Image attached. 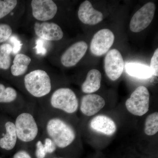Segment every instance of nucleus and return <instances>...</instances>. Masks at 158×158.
I'll return each instance as SVG.
<instances>
[{
    "instance_id": "f257e3e1",
    "label": "nucleus",
    "mask_w": 158,
    "mask_h": 158,
    "mask_svg": "<svg viewBox=\"0 0 158 158\" xmlns=\"http://www.w3.org/2000/svg\"><path fill=\"white\" fill-rule=\"evenodd\" d=\"M45 129L48 138L59 148L68 147L76 137L75 131L72 126L60 118H50L46 125Z\"/></svg>"
},
{
    "instance_id": "f03ea898",
    "label": "nucleus",
    "mask_w": 158,
    "mask_h": 158,
    "mask_svg": "<svg viewBox=\"0 0 158 158\" xmlns=\"http://www.w3.org/2000/svg\"><path fill=\"white\" fill-rule=\"evenodd\" d=\"M24 83L26 90L34 97H43L52 90L49 76L46 72L41 69L32 71L26 75Z\"/></svg>"
},
{
    "instance_id": "7ed1b4c3",
    "label": "nucleus",
    "mask_w": 158,
    "mask_h": 158,
    "mask_svg": "<svg viewBox=\"0 0 158 158\" xmlns=\"http://www.w3.org/2000/svg\"><path fill=\"white\" fill-rule=\"evenodd\" d=\"M50 104L54 109L70 114L75 113L79 107L76 95L69 88H59L55 90L51 96Z\"/></svg>"
},
{
    "instance_id": "20e7f679",
    "label": "nucleus",
    "mask_w": 158,
    "mask_h": 158,
    "mask_svg": "<svg viewBox=\"0 0 158 158\" xmlns=\"http://www.w3.org/2000/svg\"><path fill=\"white\" fill-rule=\"evenodd\" d=\"M18 139L25 143L34 141L38 134V127L34 116L23 113L16 117L15 123Z\"/></svg>"
},
{
    "instance_id": "39448f33",
    "label": "nucleus",
    "mask_w": 158,
    "mask_h": 158,
    "mask_svg": "<svg viewBox=\"0 0 158 158\" xmlns=\"http://www.w3.org/2000/svg\"><path fill=\"white\" fill-rule=\"evenodd\" d=\"M149 100L150 94L147 88L144 86H139L127 99L126 106L133 115L142 116L149 110Z\"/></svg>"
},
{
    "instance_id": "423d86ee",
    "label": "nucleus",
    "mask_w": 158,
    "mask_h": 158,
    "mask_svg": "<svg viewBox=\"0 0 158 158\" xmlns=\"http://www.w3.org/2000/svg\"><path fill=\"white\" fill-rule=\"evenodd\" d=\"M156 11L154 3L148 2L135 12L131 19L130 27L135 33L141 32L152 22Z\"/></svg>"
},
{
    "instance_id": "0eeeda50",
    "label": "nucleus",
    "mask_w": 158,
    "mask_h": 158,
    "mask_svg": "<svg viewBox=\"0 0 158 158\" xmlns=\"http://www.w3.org/2000/svg\"><path fill=\"white\" fill-rule=\"evenodd\" d=\"M114 40L115 36L109 29L100 30L92 38L90 44V52L97 56L104 55L113 45Z\"/></svg>"
},
{
    "instance_id": "6e6552de",
    "label": "nucleus",
    "mask_w": 158,
    "mask_h": 158,
    "mask_svg": "<svg viewBox=\"0 0 158 158\" xmlns=\"http://www.w3.org/2000/svg\"><path fill=\"white\" fill-rule=\"evenodd\" d=\"M124 61L120 52L113 49L108 52L104 59V68L107 76L113 81L118 80L124 69Z\"/></svg>"
},
{
    "instance_id": "1a4fd4ad",
    "label": "nucleus",
    "mask_w": 158,
    "mask_h": 158,
    "mask_svg": "<svg viewBox=\"0 0 158 158\" xmlns=\"http://www.w3.org/2000/svg\"><path fill=\"white\" fill-rule=\"evenodd\" d=\"M31 6L33 17L42 22L52 19L58 11L56 4L52 0H33Z\"/></svg>"
},
{
    "instance_id": "9d476101",
    "label": "nucleus",
    "mask_w": 158,
    "mask_h": 158,
    "mask_svg": "<svg viewBox=\"0 0 158 158\" xmlns=\"http://www.w3.org/2000/svg\"><path fill=\"white\" fill-rule=\"evenodd\" d=\"M88 46L85 41H78L67 49L61 57L63 66L71 67L75 66L83 58L88 49Z\"/></svg>"
},
{
    "instance_id": "9b49d317",
    "label": "nucleus",
    "mask_w": 158,
    "mask_h": 158,
    "mask_svg": "<svg viewBox=\"0 0 158 158\" xmlns=\"http://www.w3.org/2000/svg\"><path fill=\"white\" fill-rule=\"evenodd\" d=\"M34 30L37 36L48 41H58L63 37L62 29L54 23L37 22L34 24Z\"/></svg>"
},
{
    "instance_id": "f8f14e48",
    "label": "nucleus",
    "mask_w": 158,
    "mask_h": 158,
    "mask_svg": "<svg viewBox=\"0 0 158 158\" xmlns=\"http://www.w3.org/2000/svg\"><path fill=\"white\" fill-rule=\"evenodd\" d=\"M78 16L82 23L90 25H95L103 19L102 13L94 9L88 1H85L80 5Z\"/></svg>"
},
{
    "instance_id": "ddd939ff",
    "label": "nucleus",
    "mask_w": 158,
    "mask_h": 158,
    "mask_svg": "<svg viewBox=\"0 0 158 158\" xmlns=\"http://www.w3.org/2000/svg\"><path fill=\"white\" fill-rule=\"evenodd\" d=\"M105 100L96 94H88L82 98L81 109L82 113L90 116L95 115L105 106Z\"/></svg>"
},
{
    "instance_id": "4468645a",
    "label": "nucleus",
    "mask_w": 158,
    "mask_h": 158,
    "mask_svg": "<svg viewBox=\"0 0 158 158\" xmlns=\"http://www.w3.org/2000/svg\"><path fill=\"white\" fill-rule=\"evenodd\" d=\"M91 129L98 133L107 136L115 134L116 126L112 118L105 115H98L94 117L90 121Z\"/></svg>"
},
{
    "instance_id": "2eb2a0df",
    "label": "nucleus",
    "mask_w": 158,
    "mask_h": 158,
    "mask_svg": "<svg viewBox=\"0 0 158 158\" xmlns=\"http://www.w3.org/2000/svg\"><path fill=\"white\" fill-rule=\"evenodd\" d=\"M6 133L0 139V147L6 150H11L15 147L18 140L15 123L8 121L5 124Z\"/></svg>"
},
{
    "instance_id": "dca6fc26",
    "label": "nucleus",
    "mask_w": 158,
    "mask_h": 158,
    "mask_svg": "<svg viewBox=\"0 0 158 158\" xmlns=\"http://www.w3.org/2000/svg\"><path fill=\"white\" fill-rule=\"evenodd\" d=\"M101 80L100 72L96 69H91L88 73L85 81L82 84V91L87 94L96 92L100 88Z\"/></svg>"
},
{
    "instance_id": "f3484780",
    "label": "nucleus",
    "mask_w": 158,
    "mask_h": 158,
    "mask_svg": "<svg viewBox=\"0 0 158 158\" xmlns=\"http://www.w3.org/2000/svg\"><path fill=\"white\" fill-rule=\"evenodd\" d=\"M31 62L30 57L23 54H18L15 57L13 65L11 67L12 75L19 77L26 73Z\"/></svg>"
},
{
    "instance_id": "a211bd4d",
    "label": "nucleus",
    "mask_w": 158,
    "mask_h": 158,
    "mask_svg": "<svg viewBox=\"0 0 158 158\" xmlns=\"http://www.w3.org/2000/svg\"><path fill=\"white\" fill-rule=\"evenodd\" d=\"M125 69L129 75L138 78H148L152 75L149 66L144 64L130 62L126 65Z\"/></svg>"
},
{
    "instance_id": "6ab92c4d",
    "label": "nucleus",
    "mask_w": 158,
    "mask_h": 158,
    "mask_svg": "<svg viewBox=\"0 0 158 158\" xmlns=\"http://www.w3.org/2000/svg\"><path fill=\"white\" fill-rule=\"evenodd\" d=\"M56 146L53 141L49 138H46L44 143L41 141H37L36 144L35 155L37 158H44L47 154H51L56 150Z\"/></svg>"
},
{
    "instance_id": "aec40b11",
    "label": "nucleus",
    "mask_w": 158,
    "mask_h": 158,
    "mask_svg": "<svg viewBox=\"0 0 158 158\" xmlns=\"http://www.w3.org/2000/svg\"><path fill=\"white\" fill-rule=\"evenodd\" d=\"M13 48L9 44H4L0 46V69H9L11 65V54Z\"/></svg>"
},
{
    "instance_id": "412c9836",
    "label": "nucleus",
    "mask_w": 158,
    "mask_h": 158,
    "mask_svg": "<svg viewBox=\"0 0 158 158\" xmlns=\"http://www.w3.org/2000/svg\"><path fill=\"white\" fill-rule=\"evenodd\" d=\"M158 131V113L150 114L148 116L145 122L144 132L148 136L155 135Z\"/></svg>"
},
{
    "instance_id": "4be33fe9",
    "label": "nucleus",
    "mask_w": 158,
    "mask_h": 158,
    "mask_svg": "<svg viewBox=\"0 0 158 158\" xmlns=\"http://www.w3.org/2000/svg\"><path fill=\"white\" fill-rule=\"evenodd\" d=\"M17 97L16 90L12 88L0 84V103H11L14 102Z\"/></svg>"
},
{
    "instance_id": "5701e85b",
    "label": "nucleus",
    "mask_w": 158,
    "mask_h": 158,
    "mask_svg": "<svg viewBox=\"0 0 158 158\" xmlns=\"http://www.w3.org/2000/svg\"><path fill=\"white\" fill-rule=\"evenodd\" d=\"M17 4L16 0H0V19L11 12Z\"/></svg>"
},
{
    "instance_id": "b1692460",
    "label": "nucleus",
    "mask_w": 158,
    "mask_h": 158,
    "mask_svg": "<svg viewBox=\"0 0 158 158\" xmlns=\"http://www.w3.org/2000/svg\"><path fill=\"white\" fill-rule=\"evenodd\" d=\"M12 33L11 27L7 24H0V43L6 41Z\"/></svg>"
},
{
    "instance_id": "393cba45",
    "label": "nucleus",
    "mask_w": 158,
    "mask_h": 158,
    "mask_svg": "<svg viewBox=\"0 0 158 158\" xmlns=\"http://www.w3.org/2000/svg\"><path fill=\"white\" fill-rule=\"evenodd\" d=\"M152 72V75L157 76L158 75V48L155 51L151 60L150 65L149 66Z\"/></svg>"
},
{
    "instance_id": "a878e982",
    "label": "nucleus",
    "mask_w": 158,
    "mask_h": 158,
    "mask_svg": "<svg viewBox=\"0 0 158 158\" xmlns=\"http://www.w3.org/2000/svg\"><path fill=\"white\" fill-rule=\"evenodd\" d=\"M13 158H32L28 153L24 150H20L15 153Z\"/></svg>"
},
{
    "instance_id": "bb28decb",
    "label": "nucleus",
    "mask_w": 158,
    "mask_h": 158,
    "mask_svg": "<svg viewBox=\"0 0 158 158\" xmlns=\"http://www.w3.org/2000/svg\"></svg>"
}]
</instances>
